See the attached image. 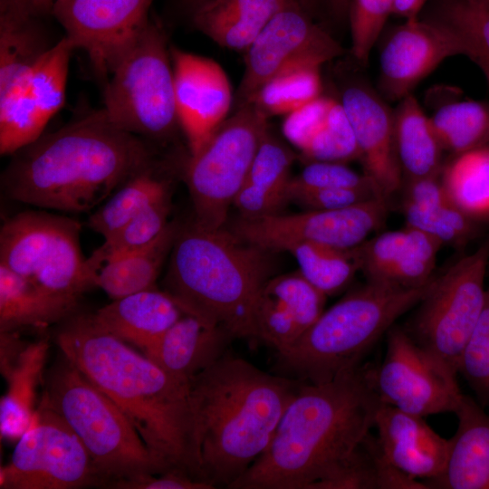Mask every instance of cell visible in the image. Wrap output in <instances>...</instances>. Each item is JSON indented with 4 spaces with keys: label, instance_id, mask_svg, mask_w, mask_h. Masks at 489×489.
I'll use <instances>...</instances> for the list:
<instances>
[{
    "label": "cell",
    "instance_id": "4",
    "mask_svg": "<svg viewBox=\"0 0 489 489\" xmlns=\"http://www.w3.org/2000/svg\"><path fill=\"white\" fill-rule=\"evenodd\" d=\"M301 381L267 373L229 353L190 381L196 478L230 486L269 446Z\"/></svg>",
    "mask_w": 489,
    "mask_h": 489
},
{
    "label": "cell",
    "instance_id": "53",
    "mask_svg": "<svg viewBox=\"0 0 489 489\" xmlns=\"http://www.w3.org/2000/svg\"><path fill=\"white\" fill-rule=\"evenodd\" d=\"M208 0H180V3L185 6L186 10L190 14L193 10L198 7L203 3ZM302 6L314 16L318 5L321 0H299Z\"/></svg>",
    "mask_w": 489,
    "mask_h": 489
},
{
    "label": "cell",
    "instance_id": "51",
    "mask_svg": "<svg viewBox=\"0 0 489 489\" xmlns=\"http://www.w3.org/2000/svg\"><path fill=\"white\" fill-rule=\"evenodd\" d=\"M428 0H394L393 14L405 19V21L420 18L425 5Z\"/></svg>",
    "mask_w": 489,
    "mask_h": 489
},
{
    "label": "cell",
    "instance_id": "30",
    "mask_svg": "<svg viewBox=\"0 0 489 489\" xmlns=\"http://www.w3.org/2000/svg\"><path fill=\"white\" fill-rule=\"evenodd\" d=\"M79 299L50 292L0 264V332L62 322L78 312Z\"/></svg>",
    "mask_w": 489,
    "mask_h": 489
},
{
    "label": "cell",
    "instance_id": "11",
    "mask_svg": "<svg viewBox=\"0 0 489 489\" xmlns=\"http://www.w3.org/2000/svg\"><path fill=\"white\" fill-rule=\"evenodd\" d=\"M78 221L24 211L0 229V264L50 292L79 297L91 289Z\"/></svg>",
    "mask_w": 489,
    "mask_h": 489
},
{
    "label": "cell",
    "instance_id": "9",
    "mask_svg": "<svg viewBox=\"0 0 489 489\" xmlns=\"http://www.w3.org/2000/svg\"><path fill=\"white\" fill-rule=\"evenodd\" d=\"M268 117L253 102L236 108L206 145L187 159L184 178L193 221L223 228L234 199L245 183L255 152L268 131Z\"/></svg>",
    "mask_w": 489,
    "mask_h": 489
},
{
    "label": "cell",
    "instance_id": "14",
    "mask_svg": "<svg viewBox=\"0 0 489 489\" xmlns=\"http://www.w3.org/2000/svg\"><path fill=\"white\" fill-rule=\"evenodd\" d=\"M373 381L382 403L421 417L455 413L464 398L456 374L396 325L387 331L386 355L373 368Z\"/></svg>",
    "mask_w": 489,
    "mask_h": 489
},
{
    "label": "cell",
    "instance_id": "44",
    "mask_svg": "<svg viewBox=\"0 0 489 489\" xmlns=\"http://www.w3.org/2000/svg\"><path fill=\"white\" fill-rule=\"evenodd\" d=\"M294 158L292 150L267 131L255 152L245 182L287 199Z\"/></svg>",
    "mask_w": 489,
    "mask_h": 489
},
{
    "label": "cell",
    "instance_id": "39",
    "mask_svg": "<svg viewBox=\"0 0 489 489\" xmlns=\"http://www.w3.org/2000/svg\"><path fill=\"white\" fill-rule=\"evenodd\" d=\"M296 260L300 273L326 296L345 289L360 271L356 247L302 243L289 249Z\"/></svg>",
    "mask_w": 489,
    "mask_h": 489
},
{
    "label": "cell",
    "instance_id": "36",
    "mask_svg": "<svg viewBox=\"0 0 489 489\" xmlns=\"http://www.w3.org/2000/svg\"><path fill=\"white\" fill-rule=\"evenodd\" d=\"M430 120L443 150L452 156L489 145V101L453 100Z\"/></svg>",
    "mask_w": 489,
    "mask_h": 489
},
{
    "label": "cell",
    "instance_id": "47",
    "mask_svg": "<svg viewBox=\"0 0 489 489\" xmlns=\"http://www.w3.org/2000/svg\"><path fill=\"white\" fill-rule=\"evenodd\" d=\"M335 98L321 95L284 116L282 130L301 152L324 124Z\"/></svg>",
    "mask_w": 489,
    "mask_h": 489
},
{
    "label": "cell",
    "instance_id": "54",
    "mask_svg": "<svg viewBox=\"0 0 489 489\" xmlns=\"http://www.w3.org/2000/svg\"><path fill=\"white\" fill-rule=\"evenodd\" d=\"M34 11L41 16L52 13L54 0H27Z\"/></svg>",
    "mask_w": 489,
    "mask_h": 489
},
{
    "label": "cell",
    "instance_id": "12",
    "mask_svg": "<svg viewBox=\"0 0 489 489\" xmlns=\"http://www.w3.org/2000/svg\"><path fill=\"white\" fill-rule=\"evenodd\" d=\"M102 484L78 436L43 400L9 463L0 468L1 489H72Z\"/></svg>",
    "mask_w": 489,
    "mask_h": 489
},
{
    "label": "cell",
    "instance_id": "7",
    "mask_svg": "<svg viewBox=\"0 0 489 489\" xmlns=\"http://www.w3.org/2000/svg\"><path fill=\"white\" fill-rule=\"evenodd\" d=\"M42 400L78 436L102 485L167 471L117 405L63 355L50 371Z\"/></svg>",
    "mask_w": 489,
    "mask_h": 489
},
{
    "label": "cell",
    "instance_id": "43",
    "mask_svg": "<svg viewBox=\"0 0 489 489\" xmlns=\"http://www.w3.org/2000/svg\"><path fill=\"white\" fill-rule=\"evenodd\" d=\"M394 0H350L347 19L350 32V53L361 66L368 63L371 51L393 14Z\"/></svg>",
    "mask_w": 489,
    "mask_h": 489
},
{
    "label": "cell",
    "instance_id": "49",
    "mask_svg": "<svg viewBox=\"0 0 489 489\" xmlns=\"http://www.w3.org/2000/svg\"><path fill=\"white\" fill-rule=\"evenodd\" d=\"M108 487L118 489H211L210 484L179 470L145 474L112 482Z\"/></svg>",
    "mask_w": 489,
    "mask_h": 489
},
{
    "label": "cell",
    "instance_id": "52",
    "mask_svg": "<svg viewBox=\"0 0 489 489\" xmlns=\"http://www.w3.org/2000/svg\"><path fill=\"white\" fill-rule=\"evenodd\" d=\"M328 10L336 21L347 18L350 0H324Z\"/></svg>",
    "mask_w": 489,
    "mask_h": 489
},
{
    "label": "cell",
    "instance_id": "48",
    "mask_svg": "<svg viewBox=\"0 0 489 489\" xmlns=\"http://www.w3.org/2000/svg\"><path fill=\"white\" fill-rule=\"evenodd\" d=\"M378 197H381L367 189L287 187L288 201H292L306 210L340 209Z\"/></svg>",
    "mask_w": 489,
    "mask_h": 489
},
{
    "label": "cell",
    "instance_id": "32",
    "mask_svg": "<svg viewBox=\"0 0 489 489\" xmlns=\"http://www.w3.org/2000/svg\"><path fill=\"white\" fill-rule=\"evenodd\" d=\"M73 50L72 43L63 36L34 66L22 92L0 107L9 105L19 110L43 130L63 106Z\"/></svg>",
    "mask_w": 489,
    "mask_h": 489
},
{
    "label": "cell",
    "instance_id": "1",
    "mask_svg": "<svg viewBox=\"0 0 489 489\" xmlns=\"http://www.w3.org/2000/svg\"><path fill=\"white\" fill-rule=\"evenodd\" d=\"M381 404L369 365L301 381L269 446L230 488L312 489L369 433Z\"/></svg>",
    "mask_w": 489,
    "mask_h": 489
},
{
    "label": "cell",
    "instance_id": "19",
    "mask_svg": "<svg viewBox=\"0 0 489 489\" xmlns=\"http://www.w3.org/2000/svg\"><path fill=\"white\" fill-rule=\"evenodd\" d=\"M352 127L363 173L388 200L402 188L394 139V109L366 81L346 82L339 98Z\"/></svg>",
    "mask_w": 489,
    "mask_h": 489
},
{
    "label": "cell",
    "instance_id": "34",
    "mask_svg": "<svg viewBox=\"0 0 489 489\" xmlns=\"http://www.w3.org/2000/svg\"><path fill=\"white\" fill-rule=\"evenodd\" d=\"M440 179L448 199L475 221H489V145L453 156Z\"/></svg>",
    "mask_w": 489,
    "mask_h": 489
},
{
    "label": "cell",
    "instance_id": "28",
    "mask_svg": "<svg viewBox=\"0 0 489 489\" xmlns=\"http://www.w3.org/2000/svg\"><path fill=\"white\" fill-rule=\"evenodd\" d=\"M297 5L303 7L299 0H208L189 14L192 25L219 46L245 52L278 12Z\"/></svg>",
    "mask_w": 489,
    "mask_h": 489
},
{
    "label": "cell",
    "instance_id": "21",
    "mask_svg": "<svg viewBox=\"0 0 489 489\" xmlns=\"http://www.w3.org/2000/svg\"><path fill=\"white\" fill-rule=\"evenodd\" d=\"M442 244L427 234L405 226L370 236L356 247L360 271L367 281L415 288L434 277Z\"/></svg>",
    "mask_w": 489,
    "mask_h": 489
},
{
    "label": "cell",
    "instance_id": "15",
    "mask_svg": "<svg viewBox=\"0 0 489 489\" xmlns=\"http://www.w3.org/2000/svg\"><path fill=\"white\" fill-rule=\"evenodd\" d=\"M342 53L340 43L303 7L283 9L245 51L236 108L249 103L264 83L283 69L298 62L323 65Z\"/></svg>",
    "mask_w": 489,
    "mask_h": 489
},
{
    "label": "cell",
    "instance_id": "8",
    "mask_svg": "<svg viewBox=\"0 0 489 489\" xmlns=\"http://www.w3.org/2000/svg\"><path fill=\"white\" fill-rule=\"evenodd\" d=\"M171 61L163 26L150 17L105 82L102 109L115 125L141 139L173 134L179 124Z\"/></svg>",
    "mask_w": 489,
    "mask_h": 489
},
{
    "label": "cell",
    "instance_id": "50",
    "mask_svg": "<svg viewBox=\"0 0 489 489\" xmlns=\"http://www.w3.org/2000/svg\"><path fill=\"white\" fill-rule=\"evenodd\" d=\"M286 202L283 197L245 182L236 194L233 205L240 212V217L254 219L278 214Z\"/></svg>",
    "mask_w": 489,
    "mask_h": 489
},
{
    "label": "cell",
    "instance_id": "33",
    "mask_svg": "<svg viewBox=\"0 0 489 489\" xmlns=\"http://www.w3.org/2000/svg\"><path fill=\"white\" fill-rule=\"evenodd\" d=\"M423 482L397 469L370 432L334 471L312 489H426Z\"/></svg>",
    "mask_w": 489,
    "mask_h": 489
},
{
    "label": "cell",
    "instance_id": "18",
    "mask_svg": "<svg viewBox=\"0 0 489 489\" xmlns=\"http://www.w3.org/2000/svg\"><path fill=\"white\" fill-rule=\"evenodd\" d=\"M179 127L196 155L227 119L233 94L229 79L216 61L170 47Z\"/></svg>",
    "mask_w": 489,
    "mask_h": 489
},
{
    "label": "cell",
    "instance_id": "23",
    "mask_svg": "<svg viewBox=\"0 0 489 489\" xmlns=\"http://www.w3.org/2000/svg\"><path fill=\"white\" fill-rule=\"evenodd\" d=\"M0 340L1 372L8 383L7 393L0 401L1 436L19 439L34 420L36 388L48 344L45 340L24 343L14 331L0 332Z\"/></svg>",
    "mask_w": 489,
    "mask_h": 489
},
{
    "label": "cell",
    "instance_id": "2",
    "mask_svg": "<svg viewBox=\"0 0 489 489\" xmlns=\"http://www.w3.org/2000/svg\"><path fill=\"white\" fill-rule=\"evenodd\" d=\"M13 155L1 178L8 197L65 212L91 210L154 163L144 140L115 125L102 108Z\"/></svg>",
    "mask_w": 489,
    "mask_h": 489
},
{
    "label": "cell",
    "instance_id": "20",
    "mask_svg": "<svg viewBox=\"0 0 489 489\" xmlns=\"http://www.w3.org/2000/svg\"><path fill=\"white\" fill-rule=\"evenodd\" d=\"M326 298L299 271L270 278L254 304V337L286 351L323 312Z\"/></svg>",
    "mask_w": 489,
    "mask_h": 489
},
{
    "label": "cell",
    "instance_id": "16",
    "mask_svg": "<svg viewBox=\"0 0 489 489\" xmlns=\"http://www.w3.org/2000/svg\"><path fill=\"white\" fill-rule=\"evenodd\" d=\"M154 0H54L52 13L75 49L86 53L101 79L108 80L150 16Z\"/></svg>",
    "mask_w": 489,
    "mask_h": 489
},
{
    "label": "cell",
    "instance_id": "37",
    "mask_svg": "<svg viewBox=\"0 0 489 489\" xmlns=\"http://www.w3.org/2000/svg\"><path fill=\"white\" fill-rule=\"evenodd\" d=\"M426 19L455 36L462 55L480 68L489 85V11L469 0H436Z\"/></svg>",
    "mask_w": 489,
    "mask_h": 489
},
{
    "label": "cell",
    "instance_id": "40",
    "mask_svg": "<svg viewBox=\"0 0 489 489\" xmlns=\"http://www.w3.org/2000/svg\"><path fill=\"white\" fill-rule=\"evenodd\" d=\"M406 225L422 231L437 240L442 246L462 247L476 234L475 221L448 197L425 206L402 204Z\"/></svg>",
    "mask_w": 489,
    "mask_h": 489
},
{
    "label": "cell",
    "instance_id": "38",
    "mask_svg": "<svg viewBox=\"0 0 489 489\" xmlns=\"http://www.w3.org/2000/svg\"><path fill=\"white\" fill-rule=\"evenodd\" d=\"M321 66L298 62L283 69L264 83L250 102L268 118L287 115L321 95Z\"/></svg>",
    "mask_w": 489,
    "mask_h": 489
},
{
    "label": "cell",
    "instance_id": "45",
    "mask_svg": "<svg viewBox=\"0 0 489 489\" xmlns=\"http://www.w3.org/2000/svg\"><path fill=\"white\" fill-rule=\"evenodd\" d=\"M458 373L480 405L489 408V283L481 314L463 350Z\"/></svg>",
    "mask_w": 489,
    "mask_h": 489
},
{
    "label": "cell",
    "instance_id": "5",
    "mask_svg": "<svg viewBox=\"0 0 489 489\" xmlns=\"http://www.w3.org/2000/svg\"><path fill=\"white\" fill-rule=\"evenodd\" d=\"M267 254L232 232L192 220L178 228L166 291L187 312L223 325L235 338L254 337V304L270 279Z\"/></svg>",
    "mask_w": 489,
    "mask_h": 489
},
{
    "label": "cell",
    "instance_id": "17",
    "mask_svg": "<svg viewBox=\"0 0 489 489\" xmlns=\"http://www.w3.org/2000/svg\"><path fill=\"white\" fill-rule=\"evenodd\" d=\"M455 55H462L461 46L446 27L426 18L404 21L381 42L378 91L388 102L399 101Z\"/></svg>",
    "mask_w": 489,
    "mask_h": 489
},
{
    "label": "cell",
    "instance_id": "26",
    "mask_svg": "<svg viewBox=\"0 0 489 489\" xmlns=\"http://www.w3.org/2000/svg\"><path fill=\"white\" fill-rule=\"evenodd\" d=\"M185 313L172 294L154 288L113 300L93 315L107 331L144 353Z\"/></svg>",
    "mask_w": 489,
    "mask_h": 489
},
{
    "label": "cell",
    "instance_id": "55",
    "mask_svg": "<svg viewBox=\"0 0 489 489\" xmlns=\"http://www.w3.org/2000/svg\"><path fill=\"white\" fill-rule=\"evenodd\" d=\"M489 11V0H469Z\"/></svg>",
    "mask_w": 489,
    "mask_h": 489
},
{
    "label": "cell",
    "instance_id": "3",
    "mask_svg": "<svg viewBox=\"0 0 489 489\" xmlns=\"http://www.w3.org/2000/svg\"><path fill=\"white\" fill-rule=\"evenodd\" d=\"M56 342L62 355L123 412L167 471L196 478L190 383L107 331L93 314L78 312L62 321Z\"/></svg>",
    "mask_w": 489,
    "mask_h": 489
},
{
    "label": "cell",
    "instance_id": "46",
    "mask_svg": "<svg viewBox=\"0 0 489 489\" xmlns=\"http://www.w3.org/2000/svg\"><path fill=\"white\" fill-rule=\"evenodd\" d=\"M288 186L302 188L367 189L381 197L363 172L359 173L340 162L310 161L299 174L290 178Z\"/></svg>",
    "mask_w": 489,
    "mask_h": 489
},
{
    "label": "cell",
    "instance_id": "10",
    "mask_svg": "<svg viewBox=\"0 0 489 489\" xmlns=\"http://www.w3.org/2000/svg\"><path fill=\"white\" fill-rule=\"evenodd\" d=\"M488 264L489 238L440 275H435L404 328L419 346L455 374L484 304Z\"/></svg>",
    "mask_w": 489,
    "mask_h": 489
},
{
    "label": "cell",
    "instance_id": "29",
    "mask_svg": "<svg viewBox=\"0 0 489 489\" xmlns=\"http://www.w3.org/2000/svg\"><path fill=\"white\" fill-rule=\"evenodd\" d=\"M179 225L169 222L148 245L98 263L85 261L91 287H100L113 300L156 288L165 259L171 253Z\"/></svg>",
    "mask_w": 489,
    "mask_h": 489
},
{
    "label": "cell",
    "instance_id": "42",
    "mask_svg": "<svg viewBox=\"0 0 489 489\" xmlns=\"http://www.w3.org/2000/svg\"><path fill=\"white\" fill-rule=\"evenodd\" d=\"M302 154L309 162L347 163L360 159L352 127L339 99L334 100L324 124Z\"/></svg>",
    "mask_w": 489,
    "mask_h": 489
},
{
    "label": "cell",
    "instance_id": "25",
    "mask_svg": "<svg viewBox=\"0 0 489 489\" xmlns=\"http://www.w3.org/2000/svg\"><path fill=\"white\" fill-rule=\"evenodd\" d=\"M234 338L223 325L187 312L143 354L173 377L190 383L228 351Z\"/></svg>",
    "mask_w": 489,
    "mask_h": 489
},
{
    "label": "cell",
    "instance_id": "35",
    "mask_svg": "<svg viewBox=\"0 0 489 489\" xmlns=\"http://www.w3.org/2000/svg\"><path fill=\"white\" fill-rule=\"evenodd\" d=\"M168 195V182L154 173L151 165L120 186L91 214L88 225L106 239L149 206Z\"/></svg>",
    "mask_w": 489,
    "mask_h": 489
},
{
    "label": "cell",
    "instance_id": "22",
    "mask_svg": "<svg viewBox=\"0 0 489 489\" xmlns=\"http://www.w3.org/2000/svg\"><path fill=\"white\" fill-rule=\"evenodd\" d=\"M374 426L385 456L397 469L427 482L443 474L450 441L432 429L424 417L382 403Z\"/></svg>",
    "mask_w": 489,
    "mask_h": 489
},
{
    "label": "cell",
    "instance_id": "13",
    "mask_svg": "<svg viewBox=\"0 0 489 489\" xmlns=\"http://www.w3.org/2000/svg\"><path fill=\"white\" fill-rule=\"evenodd\" d=\"M388 210L389 200L378 197L340 209L278 213L254 219L239 217L232 233L268 253L288 252L302 243L351 249L384 225Z\"/></svg>",
    "mask_w": 489,
    "mask_h": 489
},
{
    "label": "cell",
    "instance_id": "6",
    "mask_svg": "<svg viewBox=\"0 0 489 489\" xmlns=\"http://www.w3.org/2000/svg\"><path fill=\"white\" fill-rule=\"evenodd\" d=\"M433 279L415 288L367 281L324 310L289 350L277 353L278 370L321 384L359 367L396 320L420 302Z\"/></svg>",
    "mask_w": 489,
    "mask_h": 489
},
{
    "label": "cell",
    "instance_id": "41",
    "mask_svg": "<svg viewBox=\"0 0 489 489\" xmlns=\"http://www.w3.org/2000/svg\"><path fill=\"white\" fill-rule=\"evenodd\" d=\"M170 195L154 202L113 235L104 239L86 260L98 263L138 249L153 242L169 224Z\"/></svg>",
    "mask_w": 489,
    "mask_h": 489
},
{
    "label": "cell",
    "instance_id": "27",
    "mask_svg": "<svg viewBox=\"0 0 489 489\" xmlns=\"http://www.w3.org/2000/svg\"><path fill=\"white\" fill-rule=\"evenodd\" d=\"M458 427L450 441L443 474L427 488L489 489V414L464 395L455 413Z\"/></svg>",
    "mask_w": 489,
    "mask_h": 489
},
{
    "label": "cell",
    "instance_id": "24",
    "mask_svg": "<svg viewBox=\"0 0 489 489\" xmlns=\"http://www.w3.org/2000/svg\"><path fill=\"white\" fill-rule=\"evenodd\" d=\"M27 0H0V105L17 96L53 45Z\"/></svg>",
    "mask_w": 489,
    "mask_h": 489
},
{
    "label": "cell",
    "instance_id": "31",
    "mask_svg": "<svg viewBox=\"0 0 489 489\" xmlns=\"http://www.w3.org/2000/svg\"><path fill=\"white\" fill-rule=\"evenodd\" d=\"M394 109V139L403 182L441 174L440 141L428 117L413 94Z\"/></svg>",
    "mask_w": 489,
    "mask_h": 489
}]
</instances>
